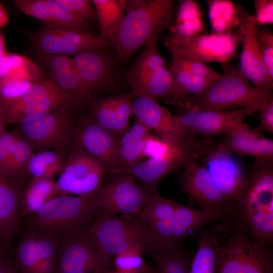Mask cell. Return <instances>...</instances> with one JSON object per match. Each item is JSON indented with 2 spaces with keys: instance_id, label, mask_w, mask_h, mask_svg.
<instances>
[{
  "instance_id": "1",
  "label": "cell",
  "mask_w": 273,
  "mask_h": 273,
  "mask_svg": "<svg viewBox=\"0 0 273 273\" xmlns=\"http://www.w3.org/2000/svg\"><path fill=\"white\" fill-rule=\"evenodd\" d=\"M247 176L246 186L223 223L229 230L248 232L252 240L271 246L273 159L255 160Z\"/></svg>"
},
{
  "instance_id": "2",
  "label": "cell",
  "mask_w": 273,
  "mask_h": 273,
  "mask_svg": "<svg viewBox=\"0 0 273 273\" xmlns=\"http://www.w3.org/2000/svg\"><path fill=\"white\" fill-rule=\"evenodd\" d=\"M124 18L108 41L116 52L119 62L129 59L149 41L159 37L173 24L174 0L125 1Z\"/></svg>"
},
{
  "instance_id": "3",
  "label": "cell",
  "mask_w": 273,
  "mask_h": 273,
  "mask_svg": "<svg viewBox=\"0 0 273 273\" xmlns=\"http://www.w3.org/2000/svg\"><path fill=\"white\" fill-rule=\"evenodd\" d=\"M100 210L97 193L54 197L26 221V228L57 238L84 229Z\"/></svg>"
},
{
  "instance_id": "4",
  "label": "cell",
  "mask_w": 273,
  "mask_h": 273,
  "mask_svg": "<svg viewBox=\"0 0 273 273\" xmlns=\"http://www.w3.org/2000/svg\"><path fill=\"white\" fill-rule=\"evenodd\" d=\"M273 99L272 93L251 85L239 70H226L201 93L186 97L181 107L223 111L263 104Z\"/></svg>"
},
{
  "instance_id": "5",
  "label": "cell",
  "mask_w": 273,
  "mask_h": 273,
  "mask_svg": "<svg viewBox=\"0 0 273 273\" xmlns=\"http://www.w3.org/2000/svg\"><path fill=\"white\" fill-rule=\"evenodd\" d=\"M92 221L85 230L98 251L109 261L132 249L147 253L158 243L137 217L125 221L100 210Z\"/></svg>"
},
{
  "instance_id": "6",
  "label": "cell",
  "mask_w": 273,
  "mask_h": 273,
  "mask_svg": "<svg viewBox=\"0 0 273 273\" xmlns=\"http://www.w3.org/2000/svg\"><path fill=\"white\" fill-rule=\"evenodd\" d=\"M189 131L179 143L171 146L163 155L141 161L137 164L116 170L113 174L130 175L139 180L144 187L157 192L158 183L166 176L190 161L205 156L216 144L210 139H199Z\"/></svg>"
},
{
  "instance_id": "7",
  "label": "cell",
  "mask_w": 273,
  "mask_h": 273,
  "mask_svg": "<svg viewBox=\"0 0 273 273\" xmlns=\"http://www.w3.org/2000/svg\"><path fill=\"white\" fill-rule=\"evenodd\" d=\"M230 232L216 251L214 273H273L271 246L252 240L242 230Z\"/></svg>"
},
{
  "instance_id": "8",
  "label": "cell",
  "mask_w": 273,
  "mask_h": 273,
  "mask_svg": "<svg viewBox=\"0 0 273 273\" xmlns=\"http://www.w3.org/2000/svg\"><path fill=\"white\" fill-rule=\"evenodd\" d=\"M233 210L197 209L178 203L168 218L146 226L157 243L174 245L213 221L225 220Z\"/></svg>"
},
{
  "instance_id": "9",
  "label": "cell",
  "mask_w": 273,
  "mask_h": 273,
  "mask_svg": "<svg viewBox=\"0 0 273 273\" xmlns=\"http://www.w3.org/2000/svg\"><path fill=\"white\" fill-rule=\"evenodd\" d=\"M240 40L239 30L235 32L205 34L185 39H174L168 36L165 38L164 43L172 56L186 57L203 63H226L234 58Z\"/></svg>"
},
{
  "instance_id": "10",
  "label": "cell",
  "mask_w": 273,
  "mask_h": 273,
  "mask_svg": "<svg viewBox=\"0 0 273 273\" xmlns=\"http://www.w3.org/2000/svg\"><path fill=\"white\" fill-rule=\"evenodd\" d=\"M110 261L98 251L82 229L60 240L56 273H107Z\"/></svg>"
},
{
  "instance_id": "11",
  "label": "cell",
  "mask_w": 273,
  "mask_h": 273,
  "mask_svg": "<svg viewBox=\"0 0 273 273\" xmlns=\"http://www.w3.org/2000/svg\"><path fill=\"white\" fill-rule=\"evenodd\" d=\"M115 175L97 192L100 210L108 215L137 216L150 197L157 192L141 186L133 176Z\"/></svg>"
},
{
  "instance_id": "12",
  "label": "cell",
  "mask_w": 273,
  "mask_h": 273,
  "mask_svg": "<svg viewBox=\"0 0 273 273\" xmlns=\"http://www.w3.org/2000/svg\"><path fill=\"white\" fill-rule=\"evenodd\" d=\"M107 169L82 149L73 152L55 182L59 192L76 196L97 193Z\"/></svg>"
},
{
  "instance_id": "13",
  "label": "cell",
  "mask_w": 273,
  "mask_h": 273,
  "mask_svg": "<svg viewBox=\"0 0 273 273\" xmlns=\"http://www.w3.org/2000/svg\"><path fill=\"white\" fill-rule=\"evenodd\" d=\"M60 240L26 229L16 250V267L22 273H56Z\"/></svg>"
},
{
  "instance_id": "14",
  "label": "cell",
  "mask_w": 273,
  "mask_h": 273,
  "mask_svg": "<svg viewBox=\"0 0 273 273\" xmlns=\"http://www.w3.org/2000/svg\"><path fill=\"white\" fill-rule=\"evenodd\" d=\"M266 103L223 111H203L182 107L180 112L176 116L189 131L211 136L225 134L235 128L243 122L246 116L259 111Z\"/></svg>"
},
{
  "instance_id": "15",
  "label": "cell",
  "mask_w": 273,
  "mask_h": 273,
  "mask_svg": "<svg viewBox=\"0 0 273 273\" xmlns=\"http://www.w3.org/2000/svg\"><path fill=\"white\" fill-rule=\"evenodd\" d=\"M181 191L188 196L189 204L200 209H233L235 203L228 199L216 186L205 167L196 160L189 162L179 176Z\"/></svg>"
},
{
  "instance_id": "16",
  "label": "cell",
  "mask_w": 273,
  "mask_h": 273,
  "mask_svg": "<svg viewBox=\"0 0 273 273\" xmlns=\"http://www.w3.org/2000/svg\"><path fill=\"white\" fill-rule=\"evenodd\" d=\"M205 157L206 168L216 186L236 203L246 186L247 176L233 153L219 143Z\"/></svg>"
},
{
  "instance_id": "17",
  "label": "cell",
  "mask_w": 273,
  "mask_h": 273,
  "mask_svg": "<svg viewBox=\"0 0 273 273\" xmlns=\"http://www.w3.org/2000/svg\"><path fill=\"white\" fill-rule=\"evenodd\" d=\"M132 109L136 120L154 131L169 145L179 143L189 132L177 116L160 105L157 100L146 97H136L132 102Z\"/></svg>"
},
{
  "instance_id": "18",
  "label": "cell",
  "mask_w": 273,
  "mask_h": 273,
  "mask_svg": "<svg viewBox=\"0 0 273 273\" xmlns=\"http://www.w3.org/2000/svg\"><path fill=\"white\" fill-rule=\"evenodd\" d=\"M257 27L253 15H248L239 27L242 49L240 56V73L255 87L267 93H272V79L262 59L257 44Z\"/></svg>"
},
{
  "instance_id": "19",
  "label": "cell",
  "mask_w": 273,
  "mask_h": 273,
  "mask_svg": "<svg viewBox=\"0 0 273 273\" xmlns=\"http://www.w3.org/2000/svg\"><path fill=\"white\" fill-rule=\"evenodd\" d=\"M70 122L68 112L61 106L45 114L25 118L19 124L30 143L48 147L59 145L67 139Z\"/></svg>"
},
{
  "instance_id": "20",
  "label": "cell",
  "mask_w": 273,
  "mask_h": 273,
  "mask_svg": "<svg viewBox=\"0 0 273 273\" xmlns=\"http://www.w3.org/2000/svg\"><path fill=\"white\" fill-rule=\"evenodd\" d=\"M101 49L74 55L73 60L89 95L112 85L115 70L112 59Z\"/></svg>"
},
{
  "instance_id": "21",
  "label": "cell",
  "mask_w": 273,
  "mask_h": 273,
  "mask_svg": "<svg viewBox=\"0 0 273 273\" xmlns=\"http://www.w3.org/2000/svg\"><path fill=\"white\" fill-rule=\"evenodd\" d=\"M82 123L77 135L81 149L101 163L109 173L116 164L119 138L93 119L86 118Z\"/></svg>"
},
{
  "instance_id": "22",
  "label": "cell",
  "mask_w": 273,
  "mask_h": 273,
  "mask_svg": "<svg viewBox=\"0 0 273 273\" xmlns=\"http://www.w3.org/2000/svg\"><path fill=\"white\" fill-rule=\"evenodd\" d=\"M224 134L220 143L233 154L252 156L255 160L273 159V140L247 124L242 122Z\"/></svg>"
},
{
  "instance_id": "23",
  "label": "cell",
  "mask_w": 273,
  "mask_h": 273,
  "mask_svg": "<svg viewBox=\"0 0 273 273\" xmlns=\"http://www.w3.org/2000/svg\"><path fill=\"white\" fill-rule=\"evenodd\" d=\"M38 55L41 62L50 73L51 79L58 87L71 95L78 102H82L88 97L89 94L73 58L64 55Z\"/></svg>"
},
{
  "instance_id": "24",
  "label": "cell",
  "mask_w": 273,
  "mask_h": 273,
  "mask_svg": "<svg viewBox=\"0 0 273 273\" xmlns=\"http://www.w3.org/2000/svg\"><path fill=\"white\" fill-rule=\"evenodd\" d=\"M0 171V241L10 247L21 222L20 195Z\"/></svg>"
},
{
  "instance_id": "25",
  "label": "cell",
  "mask_w": 273,
  "mask_h": 273,
  "mask_svg": "<svg viewBox=\"0 0 273 273\" xmlns=\"http://www.w3.org/2000/svg\"><path fill=\"white\" fill-rule=\"evenodd\" d=\"M229 233V228L224 223L215 225L202 231L189 273H214L216 251Z\"/></svg>"
},
{
  "instance_id": "26",
  "label": "cell",
  "mask_w": 273,
  "mask_h": 273,
  "mask_svg": "<svg viewBox=\"0 0 273 273\" xmlns=\"http://www.w3.org/2000/svg\"><path fill=\"white\" fill-rule=\"evenodd\" d=\"M151 130L135 120L134 124L119 138L116 164L109 173L133 166L142 161V148L145 138Z\"/></svg>"
},
{
  "instance_id": "27",
  "label": "cell",
  "mask_w": 273,
  "mask_h": 273,
  "mask_svg": "<svg viewBox=\"0 0 273 273\" xmlns=\"http://www.w3.org/2000/svg\"><path fill=\"white\" fill-rule=\"evenodd\" d=\"M176 14L175 23L170 27L169 37L185 39L205 34L202 10L196 1H181Z\"/></svg>"
},
{
  "instance_id": "28",
  "label": "cell",
  "mask_w": 273,
  "mask_h": 273,
  "mask_svg": "<svg viewBox=\"0 0 273 273\" xmlns=\"http://www.w3.org/2000/svg\"><path fill=\"white\" fill-rule=\"evenodd\" d=\"M158 38L145 45L141 52L128 69L126 78L131 89L135 88L154 73L165 67V60L157 47Z\"/></svg>"
},
{
  "instance_id": "29",
  "label": "cell",
  "mask_w": 273,
  "mask_h": 273,
  "mask_svg": "<svg viewBox=\"0 0 273 273\" xmlns=\"http://www.w3.org/2000/svg\"><path fill=\"white\" fill-rule=\"evenodd\" d=\"M168 69L172 76V85L163 99L170 104L180 105L186 97L201 93L217 79L195 75L171 64Z\"/></svg>"
},
{
  "instance_id": "30",
  "label": "cell",
  "mask_w": 273,
  "mask_h": 273,
  "mask_svg": "<svg viewBox=\"0 0 273 273\" xmlns=\"http://www.w3.org/2000/svg\"><path fill=\"white\" fill-rule=\"evenodd\" d=\"M147 253L156 264L158 273H189L193 257L179 243H157Z\"/></svg>"
},
{
  "instance_id": "31",
  "label": "cell",
  "mask_w": 273,
  "mask_h": 273,
  "mask_svg": "<svg viewBox=\"0 0 273 273\" xmlns=\"http://www.w3.org/2000/svg\"><path fill=\"white\" fill-rule=\"evenodd\" d=\"M209 16L214 33L225 34L239 27L248 15L235 3L228 0L208 1Z\"/></svg>"
},
{
  "instance_id": "32",
  "label": "cell",
  "mask_w": 273,
  "mask_h": 273,
  "mask_svg": "<svg viewBox=\"0 0 273 273\" xmlns=\"http://www.w3.org/2000/svg\"><path fill=\"white\" fill-rule=\"evenodd\" d=\"M100 34L102 40L109 39L116 32L125 16V0H92Z\"/></svg>"
},
{
  "instance_id": "33",
  "label": "cell",
  "mask_w": 273,
  "mask_h": 273,
  "mask_svg": "<svg viewBox=\"0 0 273 273\" xmlns=\"http://www.w3.org/2000/svg\"><path fill=\"white\" fill-rule=\"evenodd\" d=\"M73 99L71 95L60 89L18 109L6 112L3 121L8 123H19L25 118L42 115L58 109L63 104Z\"/></svg>"
},
{
  "instance_id": "34",
  "label": "cell",
  "mask_w": 273,
  "mask_h": 273,
  "mask_svg": "<svg viewBox=\"0 0 273 273\" xmlns=\"http://www.w3.org/2000/svg\"><path fill=\"white\" fill-rule=\"evenodd\" d=\"M59 192L51 179L33 178L20 200L21 215L32 214Z\"/></svg>"
},
{
  "instance_id": "35",
  "label": "cell",
  "mask_w": 273,
  "mask_h": 273,
  "mask_svg": "<svg viewBox=\"0 0 273 273\" xmlns=\"http://www.w3.org/2000/svg\"><path fill=\"white\" fill-rule=\"evenodd\" d=\"M27 34L39 54L70 56L81 53L77 48L52 31L46 23L39 30Z\"/></svg>"
},
{
  "instance_id": "36",
  "label": "cell",
  "mask_w": 273,
  "mask_h": 273,
  "mask_svg": "<svg viewBox=\"0 0 273 273\" xmlns=\"http://www.w3.org/2000/svg\"><path fill=\"white\" fill-rule=\"evenodd\" d=\"M170 71L166 67L160 69L135 88L131 90L133 97H146L156 100L164 99L172 85Z\"/></svg>"
},
{
  "instance_id": "37",
  "label": "cell",
  "mask_w": 273,
  "mask_h": 273,
  "mask_svg": "<svg viewBox=\"0 0 273 273\" xmlns=\"http://www.w3.org/2000/svg\"><path fill=\"white\" fill-rule=\"evenodd\" d=\"M44 2L50 17L49 24L92 34L89 21L75 16L55 0H44Z\"/></svg>"
},
{
  "instance_id": "38",
  "label": "cell",
  "mask_w": 273,
  "mask_h": 273,
  "mask_svg": "<svg viewBox=\"0 0 273 273\" xmlns=\"http://www.w3.org/2000/svg\"><path fill=\"white\" fill-rule=\"evenodd\" d=\"M178 203L162 196L157 192L150 197L136 217L146 226L149 225L168 218L174 212Z\"/></svg>"
},
{
  "instance_id": "39",
  "label": "cell",
  "mask_w": 273,
  "mask_h": 273,
  "mask_svg": "<svg viewBox=\"0 0 273 273\" xmlns=\"http://www.w3.org/2000/svg\"><path fill=\"white\" fill-rule=\"evenodd\" d=\"M46 24L52 31L61 36L67 43L77 48L80 53L103 49L110 46L107 40H102L98 36Z\"/></svg>"
},
{
  "instance_id": "40",
  "label": "cell",
  "mask_w": 273,
  "mask_h": 273,
  "mask_svg": "<svg viewBox=\"0 0 273 273\" xmlns=\"http://www.w3.org/2000/svg\"><path fill=\"white\" fill-rule=\"evenodd\" d=\"M133 96L131 93L114 96V108L111 133L119 138L129 129V122L133 114Z\"/></svg>"
},
{
  "instance_id": "41",
  "label": "cell",
  "mask_w": 273,
  "mask_h": 273,
  "mask_svg": "<svg viewBox=\"0 0 273 273\" xmlns=\"http://www.w3.org/2000/svg\"><path fill=\"white\" fill-rule=\"evenodd\" d=\"M35 83L9 75L0 78V105L3 112Z\"/></svg>"
},
{
  "instance_id": "42",
  "label": "cell",
  "mask_w": 273,
  "mask_h": 273,
  "mask_svg": "<svg viewBox=\"0 0 273 273\" xmlns=\"http://www.w3.org/2000/svg\"><path fill=\"white\" fill-rule=\"evenodd\" d=\"M143 252L139 249H132L113 258V265L115 270L127 273H158L155 269L143 260Z\"/></svg>"
},
{
  "instance_id": "43",
  "label": "cell",
  "mask_w": 273,
  "mask_h": 273,
  "mask_svg": "<svg viewBox=\"0 0 273 273\" xmlns=\"http://www.w3.org/2000/svg\"><path fill=\"white\" fill-rule=\"evenodd\" d=\"M60 89H61L58 87L52 79L39 81L34 83L15 102L5 108L3 116L7 112L18 109L27 104L43 99Z\"/></svg>"
},
{
  "instance_id": "44",
  "label": "cell",
  "mask_w": 273,
  "mask_h": 273,
  "mask_svg": "<svg viewBox=\"0 0 273 273\" xmlns=\"http://www.w3.org/2000/svg\"><path fill=\"white\" fill-rule=\"evenodd\" d=\"M27 170L33 178L52 179L59 168L54 158L43 151L32 155L28 163Z\"/></svg>"
},
{
  "instance_id": "45",
  "label": "cell",
  "mask_w": 273,
  "mask_h": 273,
  "mask_svg": "<svg viewBox=\"0 0 273 273\" xmlns=\"http://www.w3.org/2000/svg\"><path fill=\"white\" fill-rule=\"evenodd\" d=\"M33 155L30 143L26 139L17 136L12 152V167L14 177L25 172Z\"/></svg>"
},
{
  "instance_id": "46",
  "label": "cell",
  "mask_w": 273,
  "mask_h": 273,
  "mask_svg": "<svg viewBox=\"0 0 273 273\" xmlns=\"http://www.w3.org/2000/svg\"><path fill=\"white\" fill-rule=\"evenodd\" d=\"M114 108V96L96 100L92 106L93 119L111 133Z\"/></svg>"
},
{
  "instance_id": "47",
  "label": "cell",
  "mask_w": 273,
  "mask_h": 273,
  "mask_svg": "<svg viewBox=\"0 0 273 273\" xmlns=\"http://www.w3.org/2000/svg\"><path fill=\"white\" fill-rule=\"evenodd\" d=\"M170 64L192 74L209 79H216L222 75L205 63L181 56H173Z\"/></svg>"
},
{
  "instance_id": "48",
  "label": "cell",
  "mask_w": 273,
  "mask_h": 273,
  "mask_svg": "<svg viewBox=\"0 0 273 273\" xmlns=\"http://www.w3.org/2000/svg\"><path fill=\"white\" fill-rule=\"evenodd\" d=\"M69 12L81 19L88 21H96V12L92 1L55 0Z\"/></svg>"
},
{
  "instance_id": "49",
  "label": "cell",
  "mask_w": 273,
  "mask_h": 273,
  "mask_svg": "<svg viewBox=\"0 0 273 273\" xmlns=\"http://www.w3.org/2000/svg\"><path fill=\"white\" fill-rule=\"evenodd\" d=\"M17 136L4 132L0 136V171L8 178L14 177L12 167V152Z\"/></svg>"
},
{
  "instance_id": "50",
  "label": "cell",
  "mask_w": 273,
  "mask_h": 273,
  "mask_svg": "<svg viewBox=\"0 0 273 273\" xmlns=\"http://www.w3.org/2000/svg\"><path fill=\"white\" fill-rule=\"evenodd\" d=\"M256 37L262 59L270 78L273 79V34L267 30L256 29Z\"/></svg>"
},
{
  "instance_id": "51",
  "label": "cell",
  "mask_w": 273,
  "mask_h": 273,
  "mask_svg": "<svg viewBox=\"0 0 273 273\" xmlns=\"http://www.w3.org/2000/svg\"><path fill=\"white\" fill-rule=\"evenodd\" d=\"M14 3L25 14L50 24V17L44 0H15Z\"/></svg>"
},
{
  "instance_id": "52",
  "label": "cell",
  "mask_w": 273,
  "mask_h": 273,
  "mask_svg": "<svg viewBox=\"0 0 273 273\" xmlns=\"http://www.w3.org/2000/svg\"><path fill=\"white\" fill-rule=\"evenodd\" d=\"M170 146L160 138L149 134L143 142V157L150 159L160 157L164 154Z\"/></svg>"
},
{
  "instance_id": "53",
  "label": "cell",
  "mask_w": 273,
  "mask_h": 273,
  "mask_svg": "<svg viewBox=\"0 0 273 273\" xmlns=\"http://www.w3.org/2000/svg\"><path fill=\"white\" fill-rule=\"evenodd\" d=\"M256 27L273 23V1H254Z\"/></svg>"
},
{
  "instance_id": "54",
  "label": "cell",
  "mask_w": 273,
  "mask_h": 273,
  "mask_svg": "<svg viewBox=\"0 0 273 273\" xmlns=\"http://www.w3.org/2000/svg\"><path fill=\"white\" fill-rule=\"evenodd\" d=\"M259 131L273 132V99L266 102L259 110Z\"/></svg>"
},
{
  "instance_id": "55",
  "label": "cell",
  "mask_w": 273,
  "mask_h": 273,
  "mask_svg": "<svg viewBox=\"0 0 273 273\" xmlns=\"http://www.w3.org/2000/svg\"><path fill=\"white\" fill-rule=\"evenodd\" d=\"M0 273H22L10 260L3 257L0 260Z\"/></svg>"
},
{
  "instance_id": "56",
  "label": "cell",
  "mask_w": 273,
  "mask_h": 273,
  "mask_svg": "<svg viewBox=\"0 0 273 273\" xmlns=\"http://www.w3.org/2000/svg\"><path fill=\"white\" fill-rule=\"evenodd\" d=\"M9 22V17L6 9L0 3V29L6 25Z\"/></svg>"
},
{
  "instance_id": "57",
  "label": "cell",
  "mask_w": 273,
  "mask_h": 273,
  "mask_svg": "<svg viewBox=\"0 0 273 273\" xmlns=\"http://www.w3.org/2000/svg\"><path fill=\"white\" fill-rule=\"evenodd\" d=\"M7 53L4 37L0 33V55L6 54Z\"/></svg>"
},
{
  "instance_id": "58",
  "label": "cell",
  "mask_w": 273,
  "mask_h": 273,
  "mask_svg": "<svg viewBox=\"0 0 273 273\" xmlns=\"http://www.w3.org/2000/svg\"><path fill=\"white\" fill-rule=\"evenodd\" d=\"M5 249V247L0 241V260L4 257L3 253Z\"/></svg>"
},
{
  "instance_id": "59",
  "label": "cell",
  "mask_w": 273,
  "mask_h": 273,
  "mask_svg": "<svg viewBox=\"0 0 273 273\" xmlns=\"http://www.w3.org/2000/svg\"><path fill=\"white\" fill-rule=\"evenodd\" d=\"M5 132V129L2 120L0 119V136Z\"/></svg>"
},
{
  "instance_id": "60",
  "label": "cell",
  "mask_w": 273,
  "mask_h": 273,
  "mask_svg": "<svg viewBox=\"0 0 273 273\" xmlns=\"http://www.w3.org/2000/svg\"><path fill=\"white\" fill-rule=\"evenodd\" d=\"M107 273H127V272H123V271H118V270H109L108 271V272Z\"/></svg>"
},
{
  "instance_id": "61",
  "label": "cell",
  "mask_w": 273,
  "mask_h": 273,
  "mask_svg": "<svg viewBox=\"0 0 273 273\" xmlns=\"http://www.w3.org/2000/svg\"><path fill=\"white\" fill-rule=\"evenodd\" d=\"M0 119L3 121V111L0 105Z\"/></svg>"
}]
</instances>
